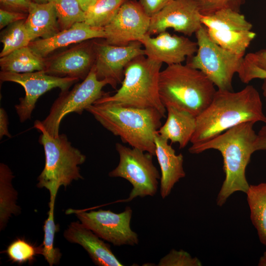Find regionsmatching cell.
I'll return each mask as SVG.
<instances>
[{
  "mask_svg": "<svg viewBox=\"0 0 266 266\" xmlns=\"http://www.w3.org/2000/svg\"><path fill=\"white\" fill-rule=\"evenodd\" d=\"M266 117L260 94L252 85L236 92L217 89L209 105L196 117L190 142L200 144L241 123L263 122Z\"/></svg>",
  "mask_w": 266,
  "mask_h": 266,
  "instance_id": "1",
  "label": "cell"
},
{
  "mask_svg": "<svg viewBox=\"0 0 266 266\" xmlns=\"http://www.w3.org/2000/svg\"><path fill=\"white\" fill-rule=\"evenodd\" d=\"M255 124L252 122L241 123L207 141L192 145L189 148L191 154L215 149L222 154L225 178L216 199L219 206H223L234 192L246 193L249 188L245 170L251 155L256 151Z\"/></svg>",
  "mask_w": 266,
  "mask_h": 266,
  "instance_id": "2",
  "label": "cell"
},
{
  "mask_svg": "<svg viewBox=\"0 0 266 266\" xmlns=\"http://www.w3.org/2000/svg\"><path fill=\"white\" fill-rule=\"evenodd\" d=\"M86 110L123 142L155 156L154 137L164 118L157 109L104 102L93 104Z\"/></svg>",
  "mask_w": 266,
  "mask_h": 266,
  "instance_id": "3",
  "label": "cell"
},
{
  "mask_svg": "<svg viewBox=\"0 0 266 266\" xmlns=\"http://www.w3.org/2000/svg\"><path fill=\"white\" fill-rule=\"evenodd\" d=\"M216 90L201 71L186 64L168 65L159 74V96L166 108L171 106L195 117L209 105Z\"/></svg>",
  "mask_w": 266,
  "mask_h": 266,
  "instance_id": "4",
  "label": "cell"
},
{
  "mask_svg": "<svg viewBox=\"0 0 266 266\" xmlns=\"http://www.w3.org/2000/svg\"><path fill=\"white\" fill-rule=\"evenodd\" d=\"M33 127L41 133L38 141L45 154V165L37 177V187L46 188L50 196H56L60 187L66 188L73 181L83 179L79 166L86 157L72 146L66 134L51 136L39 120L35 121Z\"/></svg>",
  "mask_w": 266,
  "mask_h": 266,
  "instance_id": "5",
  "label": "cell"
},
{
  "mask_svg": "<svg viewBox=\"0 0 266 266\" xmlns=\"http://www.w3.org/2000/svg\"><path fill=\"white\" fill-rule=\"evenodd\" d=\"M162 64L145 55L136 57L125 67L121 86L116 93L112 96L105 94L95 103L113 102L138 108H153L166 117V109L159 92Z\"/></svg>",
  "mask_w": 266,
  "mask_h": 266,
  "instance_id": "6",
  "label": "cell"
},
{
  "mask_svg": "<svg viewBox=\"0 0 266 266\" xmlns=\"http://www.w3.org/2000/svg\"><path fill=\"white\" fill-rule=\"evenodd\" d=\"M198 50L186 65L201 71L218 89L233 91V79L244 57L227 50L212 41L202 26L195 33Z\"/></svg>",
  "mask_w": 266,
  "mask_h": 266,
  "instance_id": "7",
  "label": "cell"
},
{
  "mask_svg": "<svg viewBox=\"0 0 266 266\" xmlns=\"http://www.w3.org/2000/svg\"><path fill=\"white\" fill-rule=\"evenodd\" d=\"M115 148L119 156V162L108 175L123 178L132 184V191L124 201H130L137 197L155 196L161 175L153 164L154 156L120 143H116Z\"/></svg>",
  "mask_w": 266,
  "mask_h": 266,
  "instance_id": "8",
  "label": "cell"
},
{
  "mask_svg": "<svg viewBox=\"0 0 266 266\" xmlns=\"http://www.w3.org/2000/svg\"><path fill=\"white\" fill-rule=\"evenodd\" d=\"M107 84L109 83L107 80L97 78L93 67L81 83L75 85L70 91H61L52 105L48 115L40 121L49 135L58 137L63 119L72 112L82 114L84 110L105 94L102 88Z\"/></svg>",
  "mask_w": 266,
  "mask_h": 266,
  "instance_id": "9",
  "label": "cell"
},
{
  "mask_svg": "<svg viewBox=\"0 0 266 266\" xmlns=\"http://www.w3.org/2000/svg\"><path fill=\"white\" fill-rule=\"evenodd\" d=\"M66 214L73 213L80 222L98 236L115 246H134L139 242L137 234L130 226L133 210L127 206L117 213L110 210H85L68 209Z\"/></svg>",
  "mask_w": 266,
  "mask_h": 266,
  "instance_id": "10",
  "label": "cell"
},
{
  "mask_svg": "<svg viewBox=\"0 0 266 266\" xmlns=\"http://www.w3.org/2000/svg\"><path fill=\"white\" fill-rule=\"evenodd\" d=\"M0 79L2 82H12L21 85L25 96L19 99V103L14 106L20 122L31 118V115L39 98L46 92L55 88L62 92L68 89L79 79L61 77L46 73L44 70L31 72L16 73L0 71Z\"/></svg>",
  "mask_w": 266,
  "mask_h": 266,
  "instance_id": "11",
  "label": "cell"
},
{
  "mask_svg": "<svg viewBox=\"0 0 266 266\" xmlns=\"http://www.w3.org/2000/svg\"><path fill=\"white\" fill-rule=\"evenodd\" d=\"M95 60L93 68L99 80H107L113 88L121 84L125 67L134 58L145 55L141 43L135 41L124 46L94 39Z\"/></svg>",
  "mask_w": 266,
  "mask_h": 266,
  "instance_id": "12",
  "label": "cell"
},
{
  "mask_svg": "<svg viewBox=\"0 0 266 266\" xmlns=\"http://www.w3.org/2000/svg\"><path fill=\"white\" fill-rule=\"evenodd\" d=\"M150 19L138 0H128L103 28L104 41L111 45L124 46L139 41L147 33Z\"/></svg>",
  "mask_w": 266,
  "mask_h": 266,
  "instance_id": "13",
  "label": "cell"
},
{
  "mask_svg": "<svg viewBox=\"0 0 266 266\" xmlns=\"http://www.w3.org/2000/svg\"><path fill=\"white\" fill-rule=\"evenodd\" d=\"M201 16L195 0H172L151 18L147 33L157 35L172 28L174 31L191 36L203 26Z\"/></svg>",
  "mask_w": 266,
  "mask_h": 266,
  "instance_id": "14",
  "label": "cell"
},
{
  "mask_svg": "<svg viewBox=\"0 0 266 266\" xmlns=\"http://www.w3.org/2000/svg\"><path fill=\"white\" fill-rule=\"evenodd\" d=\"M148 58L168 65L182 64L186 58L194 55L197 42L182 35L171 34L166 31L155 37L146 33L139 40Z\"/></svg>",
  "mask_w": 266,
  "mask_h": 266,
  "instance_id": "15",
  "label": "cell"
},
{
  "mask_svg": "<svg viewBox=\"0 0 266 266\" xmlns=\"http://www.w3.org/2000/svg\"><path fill=\"white\" fill-rule=\"evenodd\" d=\"M46 73L61 77H69L84 80L92 68L95 60L94 39L45 58Z\"/></svg>",
  "mask_w": 266,
  "mask_h": 266,
  "instance_id": "16",
  "label": "cell"
},
{
  "mask_svg": "<svg viewBox=\"0 0 266 266\" xmlns=\"http://www.w3.org/2000/svg\"><path fill=\"white\" fill-rule=\"evenodd\" d=\"M103 28L92 27L85 22L77 23L69 28L60 31L47 38H38L31 41L29 47L36 55L46 58L57 49L70 44L97 38H103Z\"/></svg>",
  "mask_w": 266,
  "mask_h": 266,
  "instance_id": "17",
  "label": "cell"
},
{
  "mask_svg": "<svg viewBox=\"0 0 266 266\" xmlns=\"http://www.w3.org/2000/svg\"><path fill=\"white\" fill-rule=\"evenodd\" d=\"M64 236L68 242L81 245L97 266H123L113 254L110 245L81 222H71L65 230Z\"/></svg>",
  "mask_w": 266,
  "mask_h": 266,
  "instance_id": "18",
  "label": "cell"
},
{
  "mask_svg": "<svg viewBox=\"0 0 266 266\" xmlns=\"http://www.w3.org/2000/svg\"><path fill=\"white\" fill-rule=\"evenodd\" d=\"M168 141L158 132L155 135V156L161 169L160 195L163 199L167 197L174 185L186 175L183 156L176 154Z\"/></svg>",
  "mask_w": 266,
  "mask_h": 266,
  "instance_id": "19",
  "label": "cell"
},
{
  "mask_svg": "<svg viewBox=\"0 0 266 266\" xmlns=\"http://www.w3.org/2000/svg\"><path fill=\"white\" fill-rule=\"evenodd\" d=\"M25 25L32 41L50 37L61 31L55 7L50 1L43 3L33 1Z\"/></svg>",
  "mask_w": 266,
  "mask_h": 266,
  "instance_id": "20",
  "label": "cell"
},
{
  "mask_svg": "<svg viewBox=\"0 0 266 266\" xmlns=\"http://www.w3.org/2000/svg\"><path fill=\"white\" fill-rule=\"evenodd\" d=\"M166 109V121L158 133L171 143H178L179 149L184 148L190 142L195 131L196 117L188 112L171 106Z\"/></svg>",
  "mask_w": 266,
  "mask_h": 266,
  "instance_id": "21",
  "label": "cell"
},
{
  "mask_svg": "<svg viewBox=\"0 0 266 266\" xmlns=\"http://www.w3.org/2000/svg\"><path fill=\"white\" fill-rule=\"evenodd\" d=\"M0 66L1 71L16 73L44 70L46 59L36 55L28 46L0 57Z\"/></svg>",
  "mask_w": 266,
  "mask_h": 266,
  "instance_id": "22",
  "label": "cell"
},
{
  "mask_svg": "<svg viewBox=\"0 0 266 266\" xmlns=\"http://www.w3.org/2000/svg\"><path fill=\"white\" fill-rule=\"evenodd\" d=\"M14 175L5 164H0V230H3L12 214L20 212L16 204L18 193L12 184Z\"/></svg>",
  "mask_w": 266,
  "mask_h": 266,
  "instance_id": "23",
  "label": "cell"
},
{
  "mask_svg": "<svg viewBox=\"0 0 266 266\" xmlns=\"http://www.w3.org/2000/svg\"><path fill=\"white\" fill-rule=\"evenodd\" d=\"M246 194L251 222L260 242L266 245V182L250 185Z\"/></svg>",
  "mask_w": 266,
  "mask_h": 266,
  "instance_id": "24",
  "label": "cell"
},
{
  "mask_svg": "<svg viewBox=\"0 0 266 266\" xmlns=\"http://www.w3.org/2000/svg\"><path fill=\"white\" fill-rule=\"evenodd\" d=\"M201 22L207 29L216 30L251 31L253 27L244 15L230 8L202 15Z\"/></svg>",
  "mask_w": 266,
  "mask_h": 266,
  "instance_id": "25",
  "label": "cell"
},
{
  "mask_svg": "<svg viewBox=\"0 0 266 266\" xmlns=\"http://www.w3.org/2000/svg\"><path fill=\"white\" fill-rule=\"evenodd\" d=\"M206 30L212 41L223 48L238 55H244L246 49L256 36V33L251 30H216L207 28Z\"/></svg>",
  "mask_w": 266,
  "mask_h": 266,
  "instance_id": "26",
  "label": "cell"
},
{
  "mask_svg": "<svg viewBox=\"0 0 266 266\" xmlns=\"http://www.w3.org/2000/svg\"><path fill=\"white\" fill-rule=\"evenodd\" d=\"M56 196H50L49 210L48 217L43 225L44 238L41 245V254L49 266L58 265L61 258V253L58 248L54 247V238L56 233L59 230V226L55 223L54 207Z\"/></svg>",
  "mask_w": 266,
  "mask_h": 266,
  "instance_id": "27",
  "label": "cell"
},
{
  "mask_svg": "<svg viewBox=\"0 0 266 266\" xmlns=\"http://www.w3.org/2000/svg\"><path fill=\"white\" fill-rule=\"evenodd\" d=\"M128 0H98L85 12V21L94 27L104 28Z\"/></svg>",
  "mask_w": 266,
  "mask_h": 266,
  "instance_id": "28",
  "label": "cell"
},
{
  "mask_svg": "<svg viewBox=\"0 0 266 266\" xmlns=\"http://www.w3.org/2000/svg\"><path fill=\"white\" fill-rule=\"evenodd\" d=\"M25 20L9 25L1 33L0 41L3 44V48L0 53V57L6 56L22 47L28 46L32 41L26 27Z\"/></svg>",
  "mask_w": 266,
  "mask_h": 266,
  "instance_id": "29",
  "label": "cell"
},
{
  "mask_svg": "<svg viewBox=\"0 0 266 266\" xmlns=\"http://www.w3.org/2000/svg\"><path fill=\"white\" fill-rule=\"evenodd\" d=\"M53 4L61 31L85 21V12L77 0H48Z\"/></svg>",
  "mask_w": 266,
  "mask_h": 266,
  "instance_id": "30",
  "label": "cell"
},
{
  "mask_svg": "<svg viewBox=\"0 0 266 266\" xmlns=\"http://www.w3.org/2000/svg\"><path fill=\"white\" fill-rule=\"evenodd\" d=\"M41 245L36 247L22 238L14 240L5 250L9 260L20 265L33 262L36 255L41 254Z\"/></svg>",
  "mask_w": 266,
  "mask_h": 266,
  "instance_id": "31",
  "label": "cell"
},
{
  "mask_svg": "<svg viewBox=\"0 0 266 266\" xmlns=\"http://www.w3.org/2000/svg\"><path fill=\"white\" fill-rule=\"evenodd\" d=\"M158 266H201V261L183 250L172 249L159 261Z\"/></svg>",
  "mask_w": 266,
  "mask_h": 266,
  "instance_id": "32",
  "label": "cell"
},
{
  "mask_svg": "<svg viewBox=\"0 0 266 266\" xmlns=\"http://www.w3.org/2000/svg\"><path fill=\"white\" fill-rule=\"evenodd\" d=\"M202 15L211 14L223 8H230L240 12L245 0H195Z\"/></svg>",
  "mask_w": 266,
  "mask_h": 266,
  "instance_id": "33",
  "label": "cell"
},
{
  "mask_svg": "<svg viewBox=\"0 0 266 266\" xmlns=\"http://www.w3.org/2000/svg\"><path fill=\"white\" fill-rule=\"evenodd\" d=\"M238 76L244 83H248L256 78L264 79L262 89L266 102V71L255 66H242Z\"/></svg>",
  "mask_w": 266,
  "mask_h": 266,
  "instance_id": "34",
  "label": "cell"
},
{
  "mask_svg": "<svg viewBox=\"0 0 266 266\" xmlns=\"http://www.w3.org/2000/svg\"><path fill=\"white\" fill-rule=\"evenodd\" d=\"M242 65L255 66L266 71V49L247 54L244 57Z\"/></svg>",
  "mask_w": 266,
  "mask_h": 266,
  "instance_id": "35",
  "label": "cell"
},
{
  "mask_svg": "<svg viewBox=\"0 0 266 266\" xmlns=\"http://www.w3.org/2000/svg\"><path fill=\"white\" fill-rule=\"evenodd\" d=\"M145 13L150 18L156 15L172 0H137Z\"/></svg>",
  "mask_w": 266,
  "mask_h": 266,
  "instance_id": "36",
  "label": "cell"
},
{
  "mask_svg": "<svg viewBox=\"0 0 266 266\" xmlns=\"http://www.w3.org/2000/svg\"><path fill=\"white\" fill-rule=\"evenodd\" d=\"M28 14L26 13L12 11L2 8L0 9V29L9 26L16 22L25 20Z\"/></svg>",
  "mask_w": 266,
  "mask_h": 266,
  "instance_id": "37",
  "label": "cell"
},
{
  "mask_svg": "<svg viewBox=\"0 0 266 266\" xmlns=\"http://www.w3.org/2000/svg\"><path fill=\"white\" fill-rule=\"evenodd\" d=\"M33 0H0V8L28 13Z\"/></svg>",
  "mask_w": 266,
  "mask_h": 266,
  "instance_id": "38",
  "label": "cell"
},
{
  "mask_svg": "<svg viewBox=\"0 0 266 266\" xmlns=\"http://www.w3.org/2000/svg\"><path fill=\"white\" fill-rule=\"evenodd\" d=\"M263 122L264 125L257 133L255 145L256 151L266 150V117Z\"/></svg>",
  "mask_w": 266,
  "mask_h": 266,
  "instance_id": "39",
  "label": "cell"
},
{
  "mask_svg": "<svg viewBox=\"0 0 266 266\" xmlns=\"http://www.w3.org/2000/svg\"><path fill=\"white\" fill-rule=\"evenodd\" d=\"M8 120L6 111L3 108H0V138L6 136L9 138L11 137V135L8 131Z\"/></svg>",
  "mask_w": 266,
  "mask_h": 266,
  "instance_id": "40",
  "label": "cell"
},
{
  "mask_svg": "<svg viewBox=\"0 0 266 266\" xmlns=\"http://www.w3.org/2000/svg\"><path fill=\"white\" fill-rule=\"evenodd\" d=\"M82 9L85 12L98 0H77Z\"/></svg>",
  "mask_w": 266,
  "mask_h": 266,
  "instance_id": "41",
  "label": "cell"
},
{
  "mask_svg": "<svg viewBox=\"0 0 266 266\" xmlns=\"http://www.w3.org/2000/svg\"><path fill=\"white\" fill-rule=\"evenodd\" d=\"M258 266H266V251H265L263 255L260 258Z\"/></svg>",
  "mask_w": 266,
  "mask_h": 266,
  "instance_id": "42",
  "label": "cell"
},
{
  "mask_svg": "<svg viewBox=\"0 0 266 266\" xmlns=\"http://www.w3.org/2000/svg\"><path fill=\"white\" fill-rule=\"evenodd\" d=\"M33 2L39 3H46L48 2V0H33Z\"/></svg>",
  "mask_w": 266,
  "mask_h": 266,
  "instance_id": "43",
  "label": "cell"
},
{
  "mask_svg": "<svg viewBox=\"0 0 266 266\" xmlns=\"http://www.w3.org/2000/svg\"></svg>",
  "mask_w": 266,
  "mask_h": 266,
  "instance_id": "44",
  "label": "cell"
}]
</instances>
